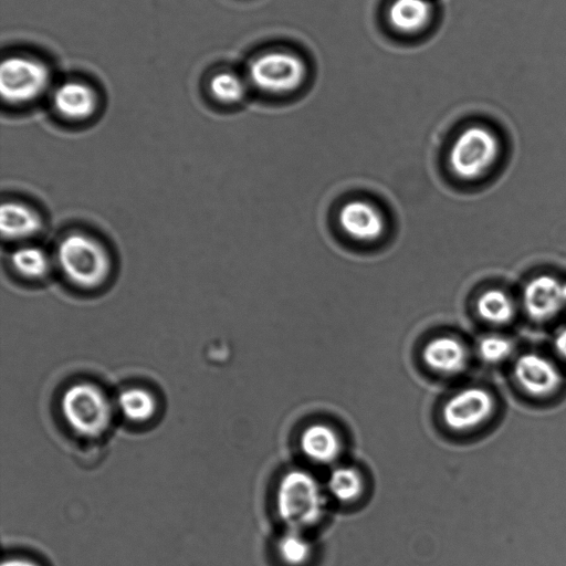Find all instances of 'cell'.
I'll return each mask as SVG.
<instances>
[{
    "label": "cell",
    "mask_w": 566,
    "mask_h": 566,
    "mask_svg": "<svg viewBox=\"0 0 566 566\" xmlns=\"http://www.w3.org/2000/svg\"><path fill=\"white\" fill-rule=\"evenodd\" d=\"M494 399L483 388L468 387L451 396L442 408L444 424L453 431H467L483 423L493 412Z\"/></svg>",
    "instance_id": "obj_7"
},
{
    "label": "cell",
    "mask_w": 566,
    "mask_h": 566,
    "mask_svg": "<svg viewBox=\"0 0 566 566\" xmlns=\"http://www.w3.org/2000/svg\"><path fill=\"white\" fill-rule=\"evenodd\" d=\"M51 84V70L32 56L11 55L0 66V92L10 104H25L39 98Z\"/></svg>",
    "instance_id": "obj_4"
},
{
    "label": "cell",
    "mask_w": 566,
    "mask_h": 566,
    "mask_svg": "<svg viewBox=\"0 0 566 566\" xmlns=\"http://www.w3.org/2000/svg\"><path fill=\"white\" fill-rule=\"evenodd\" d=\"M300 447L304 455L318 464L334 462L342 451L337 432L326 423H312L301 433Z\"/></svg>",
    "instance_id": "obj_14"
},
{
    "label": "cell",
    "mask_w": 566,
    "mask_h": 566,
    "mask_svg": "<svg viewBox=\"0 0 566 566\" xmlns=\"http://www.w3.org/2000/svg\"><path fill=\"white\" fill-rule=\"evenodd\" d=\"M55 111L64 118L83 120L90 118L97 109L98 96L93 86L69 80L57 85L52 97Z\"/></svg>",
    "instance_id": "obj_10"
},
{
    "label": "cell",
    "mask_w": 566,
    "mask_h": 566,
    "mask_svg": "<svg viewBox=\"0 0 566 566\" xmlns=\"http://www.w3.org/2000/svg\"><path fill=\"white\" fill-rule=\"evenodd\" d=\"M57 411L62 426L71 437L96 441L109 430L116 407L101 385L78 378L63 387L57 399Z\"/></svg>",
    "instance_id": "obj_1"
},
{
    "label": "cell",
    "mask_w": 566,
    "mask_h": 566,
    "mask_svg": "<svg viewBox=\"0 0 566 566\" xmlns=\"http://www.w3.org/2000/svg\"><path fill=\"white\" fill-rule=\"evenodd\" d=\"M338 221L346 234L359 241L377 240L385 229L379 210L363 200L345 203L339 210Z\"/></svg>",
    "instance_id": "obj_11"
},
{
    "label": "cell",
    "mask_w": 566,
    "mask_h": 566,
    "mask_svg": "<svg viewBox=\"0 0 566 566\" xmlns=\"http://www.w3.org/2000/svg\"><path fill=\"white\" fill-rule=\"evenodd\" d=\"M10 262L15 272L27 279L42 277L50 269L49 256L41 248L34 245L15 249L11 254Z\"/></svg>",
    "instance_id": "obj_19"
},
{
    "label": "cell",
    "mask_w": 566,
    "mask_h": 566,
    "mask_svg": "<svg viewBox=\"0 0 566 566\" xmlns=\"http://www.w3.org/2000/svg\"><path fill=\"white\" fill-rule=\"evenodd\" d=\"M478 352L484 361L499 363L511 354L512 344L503 336L490 335L480 340Z\"/></svg>",
    "instance_id": "obj_22"
},
{
    "label": "cell",
    "mask_w": 566,
    "mask_h": 566,
    "mask_svg": "<svg viewBox=\"0 0 566 566\" xmlns=\"http://www.w3.org/2000/svg\"><path fill=\"white\" fill-rule=\"evenodd\" d=\"M2 566H42V564L30 556L15 555L4 559Z\"/></svg>",
    "instance_id": "obj_23"
},
{
    "label": "cell",
    "mask_w": 566,
    "mask_h": 566,
    "mask_svg": "<svg viewBox=\"0 0 566 566\" xmlns=\"http://www.w3.org/2000/svg\"><path fill=\"white\" fill-rule=\"evenodd\" d=\"M479 315L486 322L504 324L514 315L511 298L501 290L491 289L480 295L476 302Z\"/></svg>",
    "instance_id": "obj_20"
},
{
    "label": "cell",
    "mask_w": 566,
    "mask_h": 566,
    "mask_svg": "<svg viewBox=\"0 0 566 566\" xmlns=\"http://www.w3.org/2000/svg\"><path fill=\"white\" fill-rule=\"evenodd\" d=\"M422 359L431 370L453 376L465 368L468 352L459 339L451 336H439L426 344Z\"/></svg>",
    "instance_id": "obj_12"
},
{
    "label": "cell",
    "mask_w": 566,
    "mask_h": 566,
    "mask_svg": "<svg viewBox=\"0 0 566 566\" xmlns=\"http://www.w3.org/2000/svg\"><path fill=\"white\" fill-rule=\"evenodd\" d=\"M56 261L64 276L83 289L103 284L112 266L105 247L95 238L80 232L70 233L60 241Z\"/></svg>",
    "instance_id": "obj_3"
},
{
    "label": "cell",
    "mask_w": 566,
    "mask_h": 566,
    "mask_svg": "<svg viewBox=\"0 0 566 566\" xmlns=\"http://www.w3.org/2000/svg\"><path fill=\"white\" fill-rule=\"evenodd\" d=\"M514 376L518 385L534 396L553 392L562 381L556 366L544 356L534 353L518 357L514 366Z\"/></svg>",
    "instance_id": "obj_9"
},
{
    "label": "cell",
    "mask_w": 566,
    "mask_h": 566,
    "mask_svg": "<svg viewBox=\"0 0 566 566\" xmlns=\"http://www.w3.org/2000/svg\"><path fill=\"white\" fill-rule=\"evenodd\" d=\"M0 226L2 237L21 240L34 235L41 228L38 213L22 202H7L1 207Z\"/></svg>",
    "instance_id": "obj_15"
},
{
    "label": "cell",
    "mask_w": 566,
    "mask_h": 566,
    "mask_svg": "<svg viewBox=\"0 0 566 566\" xmlns=\"http://www.w3.org/2000/svg\"><path fill=\"white\" fill-rule=\"evenodd\" d=\"M329 493L342 503L356 501L364 491L360 472L352 467L335 468L327 480Z\"/></svg>",
    "instance_id": "obj_17"
},
{
    "label": "cell",
    "mask_w": 566,
    "mask_h": 566,
    "mask_svg": "<svg viewBox=\"0 0 566 566\" xmlns=\"http://www.w3.org/2000/svg\"><path fill=\"white\" fill-rule=\"evenodd\" d=\"M325 506L323 489L308 471L293 469L281 478L275 493V509L289 528L302 531L317 524L325 513Z\"/></svg>",
    "instance_id": "obj_2"
},
{
    "label": "cell",
    "mask_w": 566,
    "mask_h": 566,
    "mask_svg": "<svg viewBox=\"0 0 566 566\" xmlns=\"http://www.w3.org/2000/svg\"><path fill=\"white\" fill-rule=\"evenodd\" d=\"M554 344L557 353L566 359V326L558 332Z\"/></svg>",
    "instance_id": "obj_24"
},
{
    "label": "cell",
    "mask_w": 566,
    "mask_h": 566,
    "mask_svg": "<svg viewBox=\"0 0 566 566\" xmlns=\"http://www.w3.org/2000/svg\"><path fill=\"white\" fill-rule=\"evenodd\" d=\"M523 302L530 317L551 318L566 305V284L551 275L536 276L526 284Z\"/></svg>",
    "instance_id": "obj_8"
},
{
    "label": "cell",
    "mask_w": 566,
    "mask_h": 566,
    "mask_svg": "<svg viewBox=\"0 0 566 566\" xmlns=\"http://www.w3.org/2000/svg\"><path fill=\"white\" fill-rule=\"evenodd\" d=\"M115 401L116 411L130 424L150 422L158 413L157 395L146 386L132 385L123 388Z\"/></svg>",
    "instance_id": "obj_13"
},
{
    "label": "cell",
    "mask_w": 566,
    "mask_h": 566,
    "mask_svg": "<svg viewBox=\"0 0 566 566\" xmlns=\"http://www.w3.org/2000/svg\"><path fill=\"white\" fill-rule=\"evenodd\" d=\"M499 142L494 134L480 126L464 129L454 140L449 156L452 171L470 180L484 174L495 161Z\"/></svg>",
    "instance_id": "obj_5"
},
{
    "label": "cell",
    "mask_w": 566,
    "mask_h": 566,
    "mask_svg": "<svg viewBox=\"0 0 566 566\" xmlns=\"http://www.w3.org/2000/svg\"><path fill=\"white\" fill-rule=\"evenodd\" d=\"M306 74L304 62L296 55L272 51L254 57L248 67L250 82L268 93H285L298 87Z\"/></svg>",
    "instance_id": "obj_6"
},
{
    "label": "cell",
    "mask_w": 566,
    "mask_h": 566,
    "mask_svg": "<svg viewBox=\"0 0 566 566\" xmlns=\"http://www.w3.org/2000/svg\"><path fill=\"white\" fill-rule=\"evenodd\" d=\"M428 0H394L388 11L390 24L401 32L422 29L431 17Z\"/></svg>",
    "instance_id": "obj_16"
},
{
    "label": "cell",
    "mask_w": 566,
    "mask_h": 566,
    "mask_svg": "<svg viewBox=\"0 0 566 566\" xmlns=\"http://www.w3.org/2000/svg\"><path fill=\"white\" fill-rule=\"evenodd\" d=\"M277 555L287 566H304L312 557L313 546L298 530L287 528L276 544Z\"/></svg>",
    "instance_id": "obj_18"
},
{
    "label": "cell",
    "mask_w": 566,
    "mask_h": 566,
    "mask_svg": "<svg viewBox=\"0 0 566 566\" xmlns=\"http://www.w3.org/2000/svg\"><path fill=\"white\" fill-rule=\"evenodd\" d=\"M208 88L211 96L223 104L238 103L245 94L244 81L230 71L214 73L209 80Z\"/></svg>",
    "instance_id": "obj_21"
}]
</instances>
